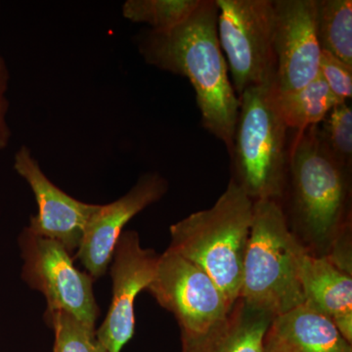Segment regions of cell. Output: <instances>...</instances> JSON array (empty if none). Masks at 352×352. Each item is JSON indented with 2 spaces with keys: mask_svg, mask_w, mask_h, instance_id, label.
Wrapping results in <instances>:
<instances>
[{
  "mask_svg": "<svg viewBox=\"0 0 352 352\" xmlns=\"http://www.w3.org/2000/svg\"><path fill=\"white\" fill-rule=\"evenodd\" d=\"M217 17V1L201 0L182 24L166 32L144 30L135 36V43L146 63L189 80L201 126L230 152L240 99L220 47Z\"/></svg>",
  "mask_w": 352,
  "mask_h": 352,
  "instance_id": "6da1fadb",
  "label": "cell"
},
{
  "mask_svg": "<svg viewBox=\"0 0 352 352\" xmlns=\"http://www.w3.org/2000/svg\"><path fill=\"white\" fill-rule=\"evenodd\" d=\"M281 206L289 230L314 256H327L351 233V168L329 153L317 126L289 143Z\"/></svg>",
  "mask_w": 352,
  "mask_h": 352,
  "instance_id": "7a4b0ae2",
  "label": "cell"
},
{
  "mask_svg": "<svg viewBox=\"0 0 352 352\" xmlns=\"http://www.w3.org/2000/svg\"><path fill=\"white\" fill-rule=\"evenodd\" d=\"M252 212L254 201L230 178L212 208L188 215L170 229L168 250L205 271L231 305L240 298Z\"/></svg>",
  "mask_w": 352,
  "mask_h": 352,
  "instance_id": "3957f363",
  "label": "cell"
},
{
  "mask_svg": "<svg viewBox=\"0 0 352 352\" xmlns=\"http://www.w3.org/2000/svg\"><path fill=\"white\" fill-rule=\"evenodd\" d=\"M234 131L231 179L254 201L281 204L288 175V131L278 105L276 82L245 89Z\"/></svg>",
  "mask_w": 352,
  "mask_h": 352,
  "instance_id": "277c9868",
  "label": "cell"
},
{
  "mask_svg": "<svg viewBox=\"0 0 352 352\" xmlns=\"http://www.w3.org/2000/svg\"><path fill=\"white\" fill-rule=\"evenodd\" d=\"M302 248L289 230L281 204L254 201L241 300L274 317L303 305L298 267Z\"/></svg>",
  "mask_w": 352,
  "mask_h": 352,
  "instance_id": "5b68a950",
  "label": "cell"
},
{
  "mask_svg": "<svg viewBox=\"0 0 352 352\" xmlns=\"http://www.w3.org/2000/svg\"><path fill=\"white\" fill-rule=\"evenodd\" d=\"M217 32L238 97L276 82L274 0H215Z\"/></svg>",
  "mask_w": 352,
  "mask_h": 352,
  "instance_id": "8992f818",
  "label": "cell"
},
{
  "mask_svg": "<svg viewBox=\"0 0 352 352\" xmlns=\"http://www.w3.org/2000/svg\"><path fill=\"white\" fill-rule=\"evenodd\" d=\"M18 243L23 280L30 288L43 294L47 302L46 311L65 312L96 329L100 308L95 300L94 278L76 267L72 254L63 245L34 235L27 227Z\"/></svg>",
  "mask_w": 352,
  "mask_h": 352,
  "instance_id": "52a82bcc",
  "label": "cell"
},
{
  "mask_svg": "<svg viewBox=\"0 0 352 352\" xmlns=\"http://www.w3.org/2000/svg\"><path fill=\"white\" fill-rule=\"evenodd\" d=\"M147 291L175 315L184 335L205 332L232 307L205 271L170 250L160 254Z\"/></svg>",
  "mask_w": 352,
  "mask_h": 352,
  "instance_id": "ba28073f",
  "label": "cell"
},
{
  "mask_svg": "<svg viewBox=\"0 0 352 352\" xmlns=\"http://www.w3.org/2000/svg\"><path fill=\"white\" fill-rule=\"evenodd\" d=\"M160 254L144 249L136 231H124L116 245L110 274L112 302L95 337L105 352H120L135 330L134 303L156 273Z\"/></svg>",
  "mask_w": 352,
  "mask_h": 352,
  "instance_id": "9c48e42d",
  "label": "cell"
},
{
  "mask_svg": "<svg viewBox=\"0 0 352 352\" xmlns=\"http://www.w3.org/2000/svg\"><path fill=\"white\" fill-rule=\"evenodd\" d=\"M274 9L276 87L283 94L302 89L319 76L316 0H274Z\"/></svg>",
  "mask_w": 352,
  "mask_h": 352,
  "instance_id": "30bf717a",
  "label": "cell"
},
{
  "mask_svg": "<svg viewBox=\"0 0 352 352\" xmlns=\"http://www.w3.org/2000/svg\"><path fill=\"white\" fill-rule=\"evenodd\" d=\"M14 168L31 187L38 214L30 219V231L59 243L73 254L78 251L89 219L99 205L76 200L47 177L31 150L22 146L14 157Z\"/></svg>",
  "mask_w": 352,
  "mask_h": 352,
  "instance_id": "8fae6325",
  "label": "cell"
},
{
  "mask_svg": "<svg viewBox=\"0 0 352 352\" xmlns=\"http://www.w3.org/2000/svg\"><path fill=\"white\" fill-rule=\"evenodd\" d=\"M168 190L166 178L146 173L117 201L99 205L88 221L75 258L94 280L106 274L124 227L146 208L161 200Z\"/></svg>",
  "mask_w": 352,
  "mask_h": 352,
  "instance_id": "7c38bea8",
  "label": "cell"
},
{
  "mask_svg": "<svg viewBox=\"0 0 352 352\" xmlns=\"http://www.w3.org/2000/svg\"><path fill=\"white\" fill-rule=\"evenodd\" d=\"M298 267L305 305L328 317L351 344L352 274L303 247L298 252Z\"/></svg>",
  "mask_w": 352,
  "mask_h": 352,
  "instance_id": "4fadbf2b",
  "label": "cell"
},
{
  "mask_svg": "<svg viewBox=\"0 0 352 352\" xmlns=\"http://www.w3.org/2000/svg\"><path fill=\"white\" fill-rule=\"evenodd\" d=\"M274 318L239 298L205 332L182 333V352H263L264 338Z\"/></svg>",
  "mask_w": 352,
  "mask_h": 352,
  "instance_id": "5bb4252c",
  "label": "cell"
},
{
  "mask_svg": "<svg viewBox=\"0 0 352 352\" xmlns=\"http://www.w3.org/2000/svg\"><path fill=\"white\" fill-rule=\"evenodd\" d=\"M264 344L278 352H352L337 326L305 303L275 317Z\"/></svg>",
  "mask_w": 352,
  "mask_h": 352,
  "instance_id": "9a60e30c",
  "label": "cell"
},
{
  "mask_svg": "<svg viewBox=\"0 0 352 352\" xmlns=\"http://www.w3.org/2000/svg\"><path fill=\"white\" fill-rule=\"evenodd\" d=\"M278 91V90H277ZM340 102L320 76L302 89L288 94L278 92V105L289 131L300 134L308 127L318 126Z\"/></svg>",
  "mask_w": 352,
  "mask_h": 352,
  "instance_id": "2e32d148",
  "label": "cell"
},
{
  "mask_svg": "<svg viewBox=\"0 0 352 352\" xmlns=\"http://www.w3.org/2000/svg\"><path fill=\"white\" fill-rule=\"evenodd\" d=\"M315 21L321 50L352 67L351 0H316Z\"/></svg>",
  "mask_w": 352,
  "mask_h": 352,
  "instance_id": "e0dca14e",
  "label": "cell"
},
{
  "mask_svg": "<svg viewBox=\"0 0 352 352\" xmlns=\"http://www.w3.org/2000/svg\"><path fill=\"white\" fill-rule=\"evenodd\" d=\"M201 0H127L122 16L132 23L146 24L150 30L166 32L188 19Z\"/></svg>",
  "mask_w": 352,
  "mask_h": 352,
  "instance_id": "ac0fdd59",
  "label": "cell"
},
{
  "mask_svg": "<svg viewBox=\"0 0 352 352\" xmlns=\"http://www.w3.org/2000/svg\"><path fill=\"white\" fill-rule=\"evenodd\" d=\"M317 127L329 153L342 166L352 170L351 106L347 102L338 104Z\"/></svg>",
  "mask_w": 352,
  "mask_h": 352,
  "instance_id": "d6986e66",
  "label": "cell"
},
{
  "mask_svg": "<svg viewBox=\"0 0 352 352\" xmlns=\"http://www.w3.org/2000/svg\"><path fill=\"white\" fill-rule=\"evenodd\" d=\"M44 318L54 332L53 352H105L95 337L96 329L88 327L72 315L46 311Z\"/></svg>",
  "mask_w": 352,
  "mask_h": 352,
  "instance_id": "ffe728a7",
  "label": "cell"
},
{
  "mask_svg": "<svg viewBox=\"0 0 352 352\" xmlns=\"http://www.w3.org/2000/svg\"><path fill=\"white\" fill-rule=\"evenodd\" d=\"M319 76L340 102H347L351 99L352 67L327 51L321 50Z\"/></svg>",
  "mask_w": 352,
  "mask_h": 352,
  "instance_id": "44dd1931",
  "label": "cell"
},
{
  "mask_svg": "<svg viewBox=\"0 0 352 352\" xmlns=\"http://www.w3.org/2000/svg\"><path fill=\"white\" fill-rule=\"evenodd\" d=\"M8 82V69L0 53V150L7 147L11 139L10 127L6 120L9 108V102L6 97Z\"/></svg>",
  "mask_w": 352,
  "mask_h": 352,
  "instance_id": "7402d4cb",
  "label": "cell"
},
{
  "mask_svg": "<svg viewBox=\"0 0 352 352\" xmlns=\"http://www.w3.org/2000/svg\"><path fill=\"white\" fill-rule=\"evenodd\" d=\"M263 352H278V351H275V349H273L272 347L267 346V344H264Z\"/></svg>",
  "mask_w": 352,
  "mask_h": 352,
  "instance_id": "603a6c76",
  "label": "cell"
}]
</instances>
